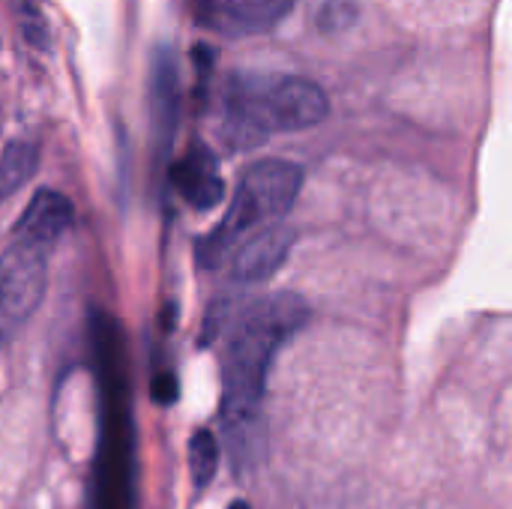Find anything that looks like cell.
<instances>
[{"label": "cell", "mask_w": 512, "mask_h": 509, "mask_svg": "<svg viewBox=\"0 0 512 509\" xmlns=\"http://www.w3.org/2000/svg\"><path fill=\"white\" fill-rule=\"evenodd\" d=\"M309 306L300 294L282 291L249 303L228 330L222 366V429L237 468L264 456V393L273 360L306 324Z\"/></svg>", "instance_id": "cell-1"}, {"label": "cell", "mask_w": 512, "mask_h": 509, "mask_svg": "<svg viewBox=\"0 0 512 509\" xmlns=\"http://www.w3.org/2000/svg\"><path fill=\"white\" fill-rule=\"evenodd\" d=\"M330 111L321 84L282 72H234L219 96V132L243 150L270 135L318 126Z\"/></svg>", "instance_id": "cell-2"}, {"label": "cell", "mask_w": 512, "mask_h": 509, "mask_svg": "<svg viewBox=\"0 0 512 509\" xmlns=\"http://www.w3.org/2000/svg\"><path fill=\"white\" fill-rule=\"evenodd\" d=\"M300 189H303V171L288 159H261L249 165L237 183L225 219L204 240H198V264L213 270L249 234L282 222V216L297 204Z\"/></svg>", "instance_id": "cell-3"}, {"label": "cell", "mask_w": 512, "mask_h": 509, "mask_svg": "<svg viewBox=\"0 0 512 509\" xmlns=\"http://www.w3.org/2000/svg\"><path fill=\"white\" fill-rule=\"evenodd\" d=\"M48 246L12 237L0 255V339L12 336L39 309L48 285Z\"/></svg>", "instance_id": "cell-4"}, {"label": "cell", "mask_w": 512, "mask_h": 509, "mask_svg": "<svg viewBox=\"0 0 512 509\" xmlns=\"http://www.w3.org/2000/svg\"><path fill=\"white\" fill-rule=\"evenodd\" d=\"M294 0H198V24L222 36L270 30L291 12Z\"/></svg>", "instance_id": "cell-5"}, {"label": "cell", "mask_w": 512, "mask_h": 509, "mask_svg": "<svg viewBox=\"0 0 512 509\" xmlns=\"http://www.w3.org/2000/svg\"><path fill=\"white\" fill-rule=\"evenodd\" d=\"M297 234L276 222L255 234H249L234 252H231V282L234 285H258L267 282L291 255Z\"/></svg>", "instance_id": "cell-6"}, {"label": "cell", "mask_w": 512, "mask_h": 509, "mask_svg": "<svg viewBox=\"0 0 512 509\" xmlns=\"http://www.w3.org/2000/svg\"><path fill=\"white\" fill-rule=\"evenodd\" d=\"M171 180H174V189L180 192V198L195 210H213L225 198V180L219 171V159L204 144L189 147L174 162Z\"/></svg>", "instance_id": "cell-7"}, {"label": "cell", "mask_w": 512, "mask_h": 509, "mask_svg": "<svg viewBox=\"0 0 512 509\" xmlns=\"http://www.w3.org/2000/svg\"><path fill=\"white\" fill-rule=\"evenodd\" d=\"M75 222V207L72 201L63 195V192H54V189H39L30 204L21 210L15 228H12V237H24V240H33L39 246H54Z\"/></svg>", "instance_id": "cell-8"}, {"label": "cell", "mask_w": 512, "mask_h": 509, "mask_svg": "<svg viewBox=\"0 0 512 509\" xmlns=\"http://www.w3.org/2000/svg\"><path fill=\"white\" fill-rule=\"evenodd\" d=\"M150 99H153V138L156 150L165 156L174 141L177 129V66L168 48H159L153 57V81H150Z\"/></svg>", "instance_id": "cell-9"}, {"label": "cell", "mask_w": 512, "mask_h": 509, "mask_svg": "<svg viewBox=\"0 0 512 509\" xmlns=\"http://www.w3.org/2000/svg\"><path fill=\"white\" fill-rule=\"evenodd\" d=\"M39 165V147L33 141H12L0 153V204L15 195Z\"/></svg>", "instance_id": "cell-10"}, {"label": "cell", "mask_w": 512, "mask_h": 509, "mask_svg": "<svg viewBox=\"0 0 512 509\" xmlns=\"http://www.w3.org/2000/svg\"><path fill=\"white\" fill-rule=\"evenodd\" d=\"M219 459H222V447L219 438L210 429H198L189 441V474L195 489H207L219 471Z\"/></svg>", "instance_id": "cell-11"}, {"label": "cell", "mask_w": 512, "mask_h": 509, "mask_svg": "<svg viewBox=\"0 0 512 509\" xmlns=\"http://www.w3.org/2000/svg\"><path fill=\"white\" fill-rule=\"evenodd\" d=\"M15 3V12H18V21L24 27V36L30 45L36 48H48V21L39 9V0H12Z\"/></svg>", "instance_id": "cell-12"}, {"label": "cell", "mask_w": 512, "mask_h": 509, "mask_svg": "<svg viewBox=\"0 0 512 509\" xmlns=\"http://www.w3.org/2000/svg\"><path fill=\"white\" fill-rule=\"evenodd\" d=\"M153 396H156V402H162V405H171V402L177 399V381H174L171 375H162V378H156V381H153Z\"/></svg>", "instance_id": "cell-13"}, {"label": "cell", "mask_w": 512, "mask_h": 509, "mask_svg": "<svg viewBox=\"0 0 512 509\" xmlns=\"http://www.w3.org/2000/svg\"><path fill=\"white\" fill-rule=\"evenodd\" d=\"M228 509H252V504H246V501H234Z\"/></svg>", "instance_id": "cell-14"}]
</instances>
